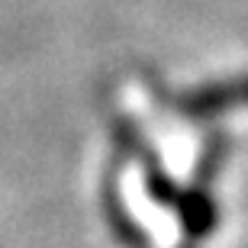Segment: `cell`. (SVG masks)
<instances>
[{"label": "cell", "instance_id": "obj_1", "mask_svg": "<svg viewBox=\"0 0 248 248\" xmlns=\"http://www.w3.org/2000/svg\"><path fill=\"white\" fill-rule=\"evenodd\" d=\"M239 100H248V81L200 91V93H193V97H187L184 107L187 110H197V113H206V110H219V107H229V103H239Z\"/></svg>", "mask_w": 248, "mask_h": 248}]
</instances>
